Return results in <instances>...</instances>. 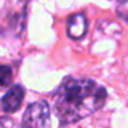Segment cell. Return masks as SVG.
I'll use <instances>...</instances> for the list:
<instances>
[{"instance_id": "cell-6", "label": "cell", "mask_w": 128, "mask_h": 128, "mask_svg": "<svg viewBox=\"0 0 128 128\" xmlns=\"http://www.w3.org/2000/svg\"><path fill=\"white\" fill-rule=\"evenodd\" d=\"M117 2H121V3H124V2H128V0H117Z\"/></svg>"}, {"instance_id": "cell-1", "label": "cell", "mask_w": 128, "mask_h": 128, "mask_svg": "<svg viewBox=\"0 0 128 128\" xmlns=\"http://www.w3.org/2000/svg\"><path fill=\"white\" fill-rule=\"evenodd\" d=\"M106 100V90L88 78L68 77L55 92V113L61 125H69L99 110Z\"/></svg>"}, {"instance_id": "cell-3", "label": "cell", "mask_w": 128, "mask_h": 128, "mask_svg": "<svg viewBox=\"0 0 128 128\" xmlns=\"http://www.w3.org/2000/svg\"><path fill=\"white\" fill-rule=\"evenodd\" d=\"M24 88L21 86H14L6 92L3 98H2V109L6 113H14L21 108V103L24 100Z\"/></svg>"}, {"instance_id": "cell-2", "label": "cell", "mask_w": 128, "mask_h": 128, "mask_svg": "<svg viewBox=\"0 0 128 128\" xmlns=\"http://www.w3.org/2000/svg\"><path fill=\"white\" fill-rule=\"evenodd\" d=\"M50 122V108L46 100L32 103L22 117L21 128H46Z\"/></svg>"}, {"instance_id": "cell-5", "label": "cell", "mask_w": 128, "mask_h": 128, "mask_svg": "<svg viewBox=\"0 0 128 128\" xmlns=\"http://www.w3.org/2000/svg\"><path fill=\"white\" fill-rule=\"evenodd\" d=\"M12 80V72L8 66L0 65V90L6 88L11 84Z\"/></svg>"}, {"instance_id": "cell-4", "label": "cell", "mask_w": 128, "mask_h": 128, "mask_svg": "<svg viewBox=\"0 0 128 128\" xmlns=\"http://www.w3.org/2000/svg\"><path fill=\"white\" fill-rule=\"evenodd\" d=\"M66 32L70 39L78 40L86 34L87 32V18L84 14L77 12L69 17L66 24Z\"/></svg>"}]
</instances>
